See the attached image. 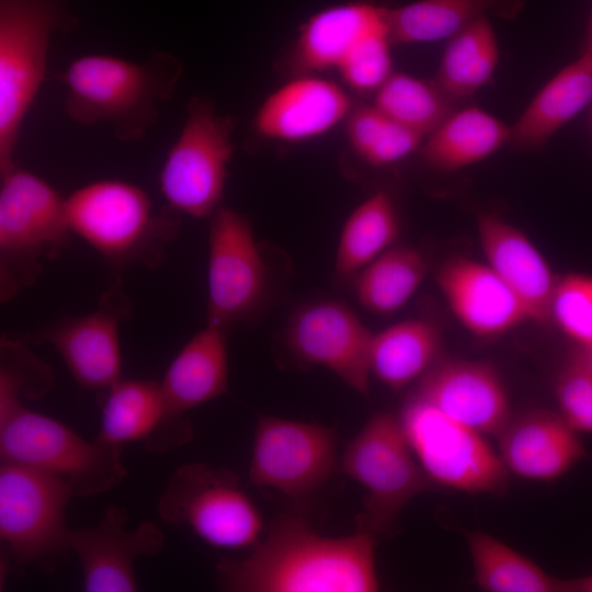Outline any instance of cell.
<instances>
[{
	"label": "cell",
	"instance_id": "cell-1",
	"mask_svg": "<svg viewBox=\"0 0 592 592\" xmlns=\"http://www.w3.org/2000/svg\"><path fill=\"white\" fill-rule=\"evenodd\" d=\"M375 537L357 530L330 538L304 520L275 521L243 559L217 565L220 585L234 592H373L379 589Z\"/></svg>",
	"mask_w": 592,
	"mask_h": 592
},
{
	"label": "cell",
	"instance_id": "cell-2",
	"mask_svg": "<svg viewBox=\"0 0 592 592\" xmlns=\"http://www.w3.org/2000/svg\"><path fill=\"white\" fill-rule=\"evenodd\" d=\"M182 73L180 58L152 50L140 62L84 55L57 77L66 88L64 110L71 121L86 127L110 123L117 139L133 141L153 126L159 105L174 96Z\"/></svg>",
	"mask_w": 592,
	"mask_h": 592
},
{
	"label": "cell",
	"instance_id": "cell-3",
	"mask_svg": "<svg viewBox=\"0 0 592 592\" xmlns=\"http://www.w3.org/2000/svg\"><path fill=\"white\" fill-rule=\"evenodd\" d=\"M76 23L68 0H0V178L16 168L15 148L47 72L52 35Z\"/></svg>",
	"mask_w": 592,
	"mask_h": 592
},
{
	"label": "cell",
	"instance_id": "cell-4",
	"mask_svg": "<svg viewBox=\"0 0 592 592\" xmlns=\"http://www.w3.org/2000/svg\"><path fill=\"white\" fill-rule=\"evenodd\" d=\"M66 198L36 174L14 168L0 187V296L32 286L69 244Z\"/></svg>",
	"mask_w": 592,
	"mask_h": 592
},
{
	"label": "cell",
	"instance_id": "cell-5",
	"mask_svg": "<svg viewBox=\"0 0 592 592\" xmlns=\"http://www.w3.org/2000/svg\"><path fill=\"white\" fill-rule=\"evenodd\" d=\"M69 228L114 264L160 261L177 223L156 213L139 186L101 180L73 191L66 198Z\"/></svg>",
	"mask_w": 592,
	"mask_h": 592
},
{
	"label": "cell",
	"instance_id": "cell-6",
	"mask_svg": "<svg viewBox=\"0 0 592 592\" xmlns=\"http://www.w3.org/2000/svg\"><path fill=\"white\" fill-rule=\"evenodd\" d=\"M121 445L89 442L61 422L23 405L0 420L1 462L16 463L59 477L75 497L117 487L127 471Z\"/></svg>",
	"mask_w": 592,
	"mask_h": 592
},
{
	"label": "cell",
	"instance_id": "cell-7",
	"mask_svg": "<svg viewBox=\"0 0 592 592\" xmlns=\"http://www.w3.org/2000/svg\"><path fill=\"white\" fill-rule=\"evenodd\" d=\"M342 470L366 491L357 530L390 534L403 508L436 487L424 473L398 417L373 414L346 446Z\"/></svg>",
	"mask_w": 592,
	"mask_h": 592
},
{
	"label": "cell",
	"instance_id": "cell-8",
	"mask_svg": "<svg viewBox=\"0 0 592 592\" xmlns=\"http://www.w3.org/2000/svg\"><path fill=\"white\" fill-rule=\"evenodd\" d=\"M182 129L160 171V190L170 209L193 218L210 217L221 205L234 156L236 119L220 114L206 96L186 104Z\"/></svg>",
	"mask_w": 592,
	"mask_h": 592
},
{
	"label": "cell",
	"instance_id": "cell-9",
	"mask_svg": "<svg viewBox=\"0 0 592 592\" xmlns=\"http://www.w3.org/2000/svg\"><path fill=\"white\" fill-rule=\"evenodd\" d=\"M399 420L420 466L435 486L480 494L508 489L510 473L486 435L410 396Z\"/></svg>",
	"mask_w": 592,
	"mask_h": 592
},
{
	"label": "cell",
	"instance_id": "cell-10",
	"mask_svg": "<svg viewBox=\"0 0 592 592\" xmlns=\"http://www.w3.org/2000/svg\"><path fill=\"white\" fill-rule=\"evenodd\" d=\"M157 510L166 524L187 526L220 548L254 546L263 527L238 477L202 463L184 464L170 476Z\"/></svg>",
	"mask_w": 592,
	"mask_h": 592
},
{
	"label": "cell",
	"instance_id": "cell-11",
	"mask_svg": "<svg viewBox=\"0 0 592 592\" xmlns=\"http://www.w3.org/2000/svg\"><path fill=\"white\" fill-rule=\"evenodd\" d=\"M72 497V487L59 477L1 462L0 538L15 561L31 563L69 550L65 515Z\"/></svg>",
	"mask_w": 592,
	"mask_h": 592
},
{
	"label": "cell",
	"instance_id": "cell-12",
	"mask_svg": "<svg viewBox=\"0 0 592 592\" xmlns=\"http://www.w3.org/2000/svg\"><path fill=\"white\" fill-rule=\"evenodd\" d=\"M333 429L260 417L253 440L249 482L289 497L309 493L331 476L337 463Z\"/></svg>",
	"mask_w": 592,
	"mask_h": 592
},
{
	"label": "cell",
	"instance_id": "cell-13",
	"mask_svg": "<svg viewBox=\"0 0 592 592\" xmlns=\"http://www.w3.org/2000/svg\"><path fill=\"white\" fill-rule=\"evenodd\" d=\"M266 285V267L249 220L220 205L210 216L207 323L226 329L247 318Z\"/></svg>",
	"mask_w": 592,
	"mask_h": 592
},
{
	"label": "cell",
	"instance_id": "cell-14",
	"mask_svg": "<svg viewBox=\"0 0 592 592\" xmlns=\"http://www.w3.org/2000/svg\"><path fill=\"white\" fill-rule=\"evenodd\" d=\"M372 332L354 311L337 300L299 309L288 321L285 342L305 363L328 368L363 397L369 392Z\"/></svg>",
	"mask_w": 592,
	"mask_h": 592
},
{
	"label": "cell",
	"instance_id": "cell-15",
	"mask_svg": "<svg viewBox=\"0 0 592 592\" xmlns=\"http://www.w3.org/2000/svg\"><path fill=\"white\" fill-rule=\"evenodd\" d=\"M127 511L111 504L98 525L69 531L68 549L79 559L84 591H136V558L162 549L164 534L158 525L146 521L127 530Z\"/></svg>",
	"mask_w": 592,
	"mask_h": 592
},
{
	"label": "cell",
	"instance_id": "cell-16",
	"mask_svg": "<svg viewBox=\"0 0 592 592\" xmlns=\"http://www.w3.org/2000/svg\"><path fill=\"white\" fill-rule=\"evenodd\" d=\"M414 395L485 435L498 436L512 417L502 378L483 361L440 360L419 380Z\"/></svg>",
	"mask_w": 592,
	"mask_h": 592
},
{
	"label": "cell",
	"instance_id": "cell-17",
	"mask_svg": "<svg viewBox=\"0 0 592 592\" xmlns=\"http://www.w3.org/2000/svg\"><path fill=\"white\" fill-rule=\"evenodd\" d=\"M352 109L349 94L334 81L297 75L261 103L253 128L265 139L301 143L332 129Z\"/></svg>",
	"mask_w": 592,
	"mask_h": 592
},
{
	"label": "cell",
	"instance_id": "cell-18",
	"mask_svg": "<svg viewBox=\"0 0 592 592\" xmlns=\"http://www.w3.org/2000/svg\"><path fill=\"white\" fill-rule=\"evenodd\" d=\"M436 282L455 317L478 338H496L531 321L519 297L486 262L452 258L437 271Z\"/></svg>",
	"mask_w": 592,
	"mask_h": 592
},
{
	"label": "cell",
	"instance_id": "cell-19",
	"mask_svg": "<svg viewBox=\"0 0 592 592\" xmlns=\"http://www.w3.org/2000/svg\"><path fill=\"white\" fill-rule=\"evenodd\" d=\"M578 433L560 413L532 409L511 417L497 436L498 453L510 474L550 482L587 457Z\"/></svg>",
	"mask_w": 592,
	"mask_h": 592
},
{
	"label": "cell",
	"instance_id": "cell-20",
	"mask_svg": "<svg viewBox=\"0 0 592 592\" xmlns=\"http://www.w3.org/2000/svg\"><path fill=\"white\" fill-rule=\"evenodd\" d=\"M114 293L109 292L95 311L48 326L32 338L53 345L84 389H109L121 379L118 327L124 311L113 306Z\"/></svg>",
	"mask_w": 592,
	"mask_h": 592
},
{
	"label": "cell",
	"instance_id": "cell-21",
	"mask_svg": "<svg viewBox=\"0 0 592 592\" xmlns=\"http://www.w3.org/2000/svg\"><path fill=\"white\" fill-rule=\"evenodd\" d=\"M98 440L121 445L140 442L151 452L179 447L192 437L190 422L172 413L161 385L148 379H118L109 388Z\"/></svg>",
	"mask_w": 592,
	"mask_h": 592
},
{
	"label": "cell",
	"instance_id": "cell-22",
	"mask_svg": "<svg viewBox=\"0 0 592 592\" xmlns=\"http://www.w3.org/2000/svg\"><path fill=\"white\" fill-rule=\"evenodd\" d=\"M477 231L486 263L519 297L530 320L548 322L558 277L537 247L524 231L492 213L478 216Z\"/></svg>",
	"mask_w": 592,
	"mask_h": 592
},
{
	"label": "cell",
	"instance_id": "cell-23",
	"mask_svg": "<svg viewBox=\"0 0 592 592\" xmlns=\"http://www.w3.org/2000/svg\"><path fill=\"white\" fill-rule=\"evenodd\" d=\"M387 9L356 0L314 13L299 29L291 54V68L296 76L337 70L363 38L388 29Z\"/></svg>",
	"mask_w": 592,
	"mask_h": 592
},
{
	"label": "cell",
	"instance_id": "cell-24",
	"mask_svg": "<svg viewBox=\"0 0 592 592\" xmlns=\"http://www.w3.org/2000/svg\"><path fill=\"white\" fill-rule=\"evenodd\" d=\"M160 385L175 415L224 395L228 387L226 329L207 323L173 358Z\"/></svg>",
	"mask_w": 592,
	"mask_h": 592
},
{
	"label": "cell",
	"instance_id": "cell-25",
	"mask_svg": "<svg viewBox=\"0 0 592 592\" xmlns=\"http://www.w3.org/2000/svg\"><path fill=\"white\" fill-rule=\"evenodd\" d=\"M592 102V47L553 77L510 127L509 144L526 149L544 146Z\"/></svg>",
	"mask_w": 592,
	"mask_h": 592
},
{
	"label": "cell",
	"instance_id": "cell-26",
	"mask_svg": "<svg viewBox=\"0 0 592 592\" xmlns=\"http://www.w3.org/2000/svg\"><path fill=\"white\" fill-rule=\"evenodd\" d=\"M526 0H418L387 9L392 45L429 43L451 38L488 14L513 20Z\"/></svg>",
	"mask_w": 592,
	"mask_h": 592
},
{
	"label": "cell",
	"instance_id": "cell-27",
	"mask_svg": "<svg viewBox=\"0 0 592 592\" xmlns=\"http://www.w3.org/2000/svg\"><path fill=\"white\" fill-rule=\"evenodd\" d=\"M442 334L424 319H408L374 333L369 367L392 391L420 380L441 358Z\"/></svg>",
	"mask_w": 592,
	"mask_h": 592
},
{
	"label": "cell",
	"instance_id": "cell-28",
	"mask_svg": "<svg viewBox=\"0 0 592 592\" xmlns=\"http://www.w3.org/2000/svg\"><path fill=\"white\" fill-rule=\"evenodd\" d=\"M510 140V127L486 111L455 110L420 147L430 167L451 172L475 164Z\"/></svg>",
	"mask_w": 592,
	"mask_h": 592
},
{
	"label": "cell",
	"instance_id": "cell-29",
	"mask_svg": "<svg viewBox=\"0 0 592 592\" xmlns=\"http://www.w3.org/2000/svg\"><path fill=\"white\" fill-rule=\"evenodd\" d=\"M426 272V260L418 249L395 244L354 275L356 298L372 312L392 314L410 300Z\"/></svg>",
	"mask_w": 592,
	"mask_h": 592
},
{
	"label": "cell",
	"instance_id": "cell-30",
	"mask_svg": "<svg viewBox=\"0 0 592 592\" xmlns=\"http://www.w3.org/2000/svg\"><path fill=\"white\" fill-rule=\"evenodd\" d=\"M499 60L492 24L482 16L449 38L433 80L454 102L489 82Z\"/></svg>",
	"mask_w": 592,
	"mask_h": 592
},
{
	"label": "cell",
	"instance_id": "cell-31",
	"mask_svg": "<svg viewBox=\"0 0 592 592\" xmlns=\"http://www.w3.org/2000/svg\"><path fill=\"white\" fill-rule=\"evenodd\" d=\"M400 231L392 198L377 192L362 202L343 225L335 252V272L355 275L396 244Z\"/></svg>",
	"mask_w": 592,
	"mask_h": 592
},
{
	"label": "cell",
	"instance_id": "cell-32",
	"mask_svg": "<svg viewBox=\"0 0 592 592\" xmlns=\"http://www.w3.org/2000/svg\"><path fill=\"white\" fill-rule=\"evenodd\" d=\"M474 582L488 592H559V579L482 531L467 535Z\"/></svg>",
	"mask_w": 592,
	"mask_h": 592
},
{
	"label": "cell",
	"instance_id": "cell-33",
	"mask_svg": "<svg viewBox=\"0 0 592 592\" xmlns=\"http://www.w3.org/2000/svg\"><path fill=\"white\" fill-rule=\"evenodd\" d=\"M373 105L424 138L456 110L455 102L434 81L402 72H392L375 91Z\"/></svg>",
	"mask_w": 592,
	"mask_h": 592
},
{
	"label": "cell",
	"instance_id": "cell-34",
	"mask_svg": "<svg viewBox=\"0 0 592 592\" xmlns=\"http://www.w3.org/2000/svg\"><path fill=\"white\" fill-rule=\"evenodd\" d=\"M0 420L22 405L21 396L38 398L54 384L53 373L23 342L2 339L0 352Z\"/></svg>",
	"mask_w": 592,
	"mask_h": 592
},
{
	"label": "cell",
	"instance_id": "cell-35",
	"mask_svg": "<svg viewBox=\"0 0 592 592\" xmlns=\"http://www.w3.org/2000/svg\"><path fill=\"white\" fill-rule=\"evenodd\" d=\"M550 320L576 346H592V275L570 273L558 278Z\"/></svg>",
	"mask_w": 592,
	"mask_h": 592
},
{
	"label": "cell",
	"instance_id": "cell-36",
	"mask_svg": "<svg viewBox=\"0 0 592 592\" xmlns=\"http://www.w3.org/2000/svg\"><path fill=\"white\" fill-rule=\"evenodd\" d=\"M391 45L388 29L363 38L337 69L343 82L358 92L378 90L394 72Z\"/></svg>",
	"mask_w": 592,
	"mask_h": 592
},
{
	"label": "cell",
	"instance_id": "cell-37",
	"mask_svg": "<svg viewBox=\"0 0 592 592\" xmlns=\"http://www.w3.org/2000/svg\"><path fill=\"white\" fill-rule=\"evenodd\" d=\"M555 396L569 425L592 433V375L569 358L557 377Z\"/></svg>",
	"mask_w": 592,
	"mask_h": 592
},
{
	"label": "cell",
	"instance_id": "cell-38",
	"mask_svg": "<svg viewBox=\"0 0 592 592\" xmlns=\"http://www.w3.org/2000/svg\"><path fill=\"white\" fill-rule=\"evenodd\" d=\"M423 139L417 132L389 119L362 159L374 167L391 164L419 149Z\"/></svg>",
	"mask_w": 592,
	"mask_h": 592
},
{
	"label": "cell",
	"instance_id": "cell-39",
	"mask_svg": "<svg viewBox=\"0 0 592 592\" xmlns=\"http://www.w3.org/2000/svg\"><path fill=\"white\" fill-rule=\"evenodd\" d=\"M345 121L350 146L362 159L380 135L389 118L372 104L352 109Z\"/></svg>",
	"mask_w": 592,
	"mask_h": 592
},
{
	"label": "cell",
	"instance_id": "cell-40",
	"mask_svg": "<svg viewBox=\"0 0 592 592\" xmlns=\"http://www.w3.org/2000/svg\"><path fill=\"white\" fill-rule=\"evenodd\" d=\"M559 592H592V574L559 579Z\"/></svg>",
	"mask_w": 592,
	"mask_h": 592
},
{
	"label": "cell",
	"instance_id": "cell-41",
	"mask_svg": "<svg viewBox=\"0 0 592 592\" xmlns=\"http://www.w3.org/2000/svg\"><path fill=\"white\" fill-rule=\"evenodd\" d=\"M569 358L592 375V346H574Z\"/></svg>",
	"mask_w": 592,
	"mask_h": 592
},
{
	"label": "cell",
	"instance_id": "cell-42",
	"mask_svg": "<svg viewBox=\"0 0 592 592\" xmlns=\"http://www.w3.org/2000/svg\"><path fill=\"white\" fill-rule=\"evenodd\" d=\"M584 47H592V10L588 20V25L584 36Z\"/></svg>",
	"mask_w": 592,
	"mask_h": 592
}]
</instances>
